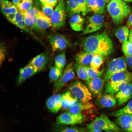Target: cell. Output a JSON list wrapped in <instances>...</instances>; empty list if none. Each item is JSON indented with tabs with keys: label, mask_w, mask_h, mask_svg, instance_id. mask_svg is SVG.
I'll list each match as a JSON object with an SVG mask.
<instances>
[{
	"label": "cell",
	"mask_w": 132,
	"mask_h": 132,
	"mask_svg": "<svg viewBox=\"0 0 132 132\" xmlns=\"http://www.w3.org/2000/svg\"><path fill=\"white\" fill-rule=\"evenodd\" d=\"M86 11L95 14H102L105 12V0H86Z\"/></svg>",
	"instance_id": "5bb4252c"
},
{
	"label": "cell",
	"mask_w": 132,
	"mask_h": 132,
	"mask_svg": "<svg viewBox=\"0 0 132 132\" xmlns=\"http://www.w3.org/2000/svg\"><path fill=\"white\" fill-rule=\"evenodd\" d=\"M77 74L81 79L85 81L86 83L90 79L88 75L86 70L83 66L76 63L74 66Z\"/></svg>",
	"instance_id": "4dcf8cb0"
},
{
	"label": "cell",
	"mask_w": 132,
	"mask_h": 132,
	"mask_svg": "<svg viewBox=\"0 0 132 132\" xmlns=\"http://www.w3.org/2000/svg\"><path fill=\"white\" fill-rule=\"evenodd\" d=\"M114 95L104 94L98 98L96 102L98 105L102 108H110L115 106L117 100Z\"/></svg>",
	"instance_id": "44dd1931"
},
{
	"label": "cell",
	"mask_w": 132,
	"mask_h": 132,
	"mask_svg": "<svg viewBox=\"0 0 132 132\" xmlns=\"http://www.w3.org/2000/svg\"><path fill=\"white\" fill-rule=\"evenodd\" d=\"M107 9L113 22L117 25L122 22L131 11L130 7L122 0H110Z\"/></svg>",
	"instance_id": "7a4b0ae2"
},
{
	"label": "cell",
	"mask_w": 132,
	"mask_h": 132,
	"mask_svg": "<svg viewBox=\"0 0 132 132\" xmlns=\"http://www.w3.org/2000/svg\"><path fill=\"white\" fill-rule=\"evenodd\" d=\"M62 70L55 66L52 67L49 73V77L51 81L55 82L58 80L62 74Z\"/></svg>",
	"instance_id": "d6a6232c"
},
{
	"label": "cell",
	"mask_w": 132,
	"mask_h": 132,
	"mask_svg": "<svg viewBox=\"0 0 132 132\" xmlns=\"http://www.w3.org/2000/svg\"><path fill=\"white\" fill-rule=\"evenodd\" d=\"M116 124L123 130L132 132V115L125 114L117 117Z\"/></svg>",
	"instance_id": "d6986e66"
},
{
	"label": "cell",
	"mask_w": 132,
	"mask_h": 132,
	"mask_svg": "<svg viewBox=\"0 0 132 132\" xmlns=\"http://www.w3.org/2000/svg\"><path fill=\"white\" fill-rule=\"evenodd\" d=\"M85 19L80 14H75L72 16L69 23L72 29L76 31H83L86 22Z\"/></svg>",
	"instance_id": "7402d4cb"
},
{
	"label": "cell",
	"mask_w": 132,
	"mask_h": 132,
	"mask_svg": "<svg viewBox=\"0 0 132 132\" xmlns=\"http://www.w3.org/2000/svg\"><path fill=\"white\" fill-rule=\"evenodd\" d=\"M62 95L59 94H55L49 98L46 102V106L51 112H58L62 107Z\"/></svg>",
	"instance_id": "e0dca14e"
},
{
	"label": "cell",
	"mask_w": 132,
	"mask_h": 132,
	"mask_svg": "<svg viewBox=\"0 0 132 132\" xmlns=\"http://www.w3.org/2000/svg\"><path fill=\"white\" fill-rule=\"evenodd\" d=\"M66 62L65 53L63 52L57 55L55 59V66L58 68L63 70Z\"/></svg>",
	"instance_id": "836d02e7"
},
{
	"label": "cell",
	"mask_w": 132,
	"mask_h": 132,
	"mask_svg": "<svg viewBox=\"0 0 132 132\" xmlns=\"http://www.w3.org/2000/svg\"><path fill=\"white\" fill-rule=\"evenodd\" d=\"M86 128L76 125H67L56 124L52 132H87Z\"/></svg>",
	"instance_id": "603a6c76"
},
{
	"label": "cell",
	"mask_w": 132,
	"mask_h": 132,
	"mask_svg": "<svg viewBox=\"0 0 132 132\" xmlns=\"http://www.w3.org/2000/svg\"><path fill=\"white\" fill-rule=\"evenodd\" d=\"M93 107V104L89 102L86 103H82L80 102H78L67 110V112L72 114H79L81 113L83 110H89Z\"/></svg>",
	"instance_id": "4316f807"
},
{
	"label": "cell",
	"mask_w": 132,
	"mask_h": 132,
	"mask_svg": "<svg viewBox=\"0 0 132 132\" xmlns=\"http://www.w3.org/2000/svg\"><path fill=\"white\" fill-rule=\"evenodd\" d=\"M69 91L80 102L86 103L89 102L92 98V94L88 88L80 81H77L69 87Z\"/></svg>",
	"instance_id": "277c9868"
},
{
	"label": "cell",
	"mask_w": 132,
	"mask_h": 132,
	"mask_svg": "<svg viewBox=\"0 0 132 132\" xmlns=\"http://www.w3.org/2000/svg\"><path fill=\"white\" fill-rule=\"evenodd\" d=\"M58 0H47L46 2L44 3H47L53 7H54L56 5L57 3Z\"/></svg>",
	"instance_id": "b9f144b4"
},
{
	"label": "cell",
	"mask_w": 132,
	"mask_h": 132,
	"mask_svg": "<svg viewBox=\"0 0 132 132\" xmlns=\"http://www.w3.org/2000/svg\"><path fill=\"white\" fill-rule=\"evenodd\" d=\"M87 71L90 79H93L100 77L105 70L104 68L101 71L94 68L89 66H83Z\"/></svg>",
	"instance_id": "1f68e13d"
},
{
	"label": "cell",
	"mask_w": 132,
	"mask_h": 132,
	"mask_svg": "<svg viewBox=\"0 0 132 132\" xmlns=\"http://www.w3.org/2000/svg\"><path fill=\"white\" fill-rule=\"evenodd\" d=\"M15 25L20 28L29 33L37 40L40 41L38 38L27 27L28 26L26 25L23 20L17 23Z\"/></svg>",
	"instance_id": "74e56055"
},
{
	"label": "cell",
	"mask_w": 132,
	"mask_h": 132,
	"mask_svg": "<svg viewBox=\"0 0 132 132\" xmlns=\"http://www.w3.org/2000/svg\"><path fill=\"white\" fill-rule=\"evenodd\" d=\"M49 59L46 53H43L34 57L30 63L33 66L37 73L43 69L46 66Z\"/></svg>",
	"instance_id": "ffe728a7"
},
{
	"label": "cell",
	"mask_w": 132,
	"mask_h": 132,
	"mask_svg": "<svg viewBox=\"0 0 132 132\" xmlns=\"http://www.w3.org/2000/svg\"><path fill=\"white\" fill-rule=\"evenodd\" d=\"M13 2L17 6L19 0H12Z\"/></svg>",
	"instance_id": "bcb514c9"
},
{
	"label": "cell",
	"mask_w": 132,
	"mask_h": 132,
	"mask_svg": "<svg viewBox=\"0 0 132 132\" xmlns=\"http://www.w3.org/2000/svg\"><path fill=\"white\" fill-rule=\"evenodd\" d=\"M126 25L128 28H132V13L130 15L128 18Z\"/></svg>",
	"instance_id": "7bdbcfd3"
},
{
	"label": "cell",
	"mask_w": 132,
	"mask_h": 132,
	"mask_svg": "<svg viewBox=\"0 0 132 132\" xmlns=\"http://www.w3.org/2000/svg\"><path fill=\"white\" fill-rule=\"evenodd\" d=\"M125 58L127 66L132 70V56H126Z\"/></svg>",
	"instance_id": "60d3db41"
},
{
	"label": "cell",
	"mask_w": 132,
	"mask_h": 132,
	"mask_svg": "<svg viewBox=\"0 0 132 132\" xmlns=\"http://www.w3.org/2000/svg\"><path fill=\"white\" fill-rule=\"evenodd\" d=\"M33 4V0H19L17 7L18 11L23 16Z\"/></svg>",
	"instance_id": "f546056e"
},
{
	"label": "cell",
	"mask_w": 132,
	"mask_h": 132,
	"mask_svg": "<svg viewBox=\"0 0 132 132\" xmlns=\"http://www.w3.org/2000/svg\"><path fill=\"white\" fill-rule=\"evenodd\" d=\"M87 132H101V131L96 130H87Z\"/></svg>",
	"instance_id": "7dc6e473"
},
{
	"label": "cell",
	"mask_w": 132,
	"mask_h": 132,
	"mask_svg": "<svg viewBox=\"0 0 132 132\" xmlns=\"http://www.w3.org/2000/svg\"><path fill=\"white\" fill-rule=\"evenodd\" d=\"M37 73L35 69L30 63L24 67L19 70V74L16 80V84L20 85L27 79Z\"/></svg>",
	"instance_id": "ac0fdd59"
},
{
	"label": "cell",
	"mask_w": 132,
	"mask_h": 132,
	"mask_svg": "<svg viewBox=\"0 0 132 132\" xmlns=\"http://www.w3.org/2000/svg\"><path fill=\"white\" fill-rule=\"evenodd\" d=\"M42 4V12L44 14L48 17L51 15L54 11L53 7L46 3Z\"/></svg>",
	"instance_id": "8d00e7d4"
},
{
	"label": "cell",
	"mask_w": 132,
	"mask_h": 132,
	"mask_svg": "<svg viewBox=\"0 0 132 132\" xmlns=\"http://www.w3.org/2000/svg\"><path fill=\"white\" fill-rule=\"evenodd\" d=\"M129 41L132 42V28H130L129 30Z\"/></svg>",
	"instance_id": "f6af8a7d"
},
{
	"label": "cell",
	"mask_w": 132,
	"mask_h": 132,
	"mask_svg": "<svg viewBox=\"0 0 132 132\" xmlns=\"http://www.w3.org/2000/svg\"><path fill=\"white\" fill-rule=\"evenodd\" d=\"M105 132H115L111 130H108L106 131Z\"/></svg>",
	"instance_id": "c3c4849f"
},
{
	"label": "cell",
	"mask_w": 132,
	"mask_h": 132,
	"mask_svg": "<svg viewBox=\"0 0 132 132\" xmlns=\"http://www.w3.org/2000/svg\"><path fill=\"white\" fill-rule=\"evenodd\" d=\"M62 108L67 109L77 104L78 100L69 90L66 91L62 95Z\"/></svg>",
	"instance_id": "cb8c5ba5"
},
{
	"label": "cell",
	"mask_w": 132,
	"mask_h": 132,
	"mask_svg": "<svg viewBox=\"0 0 132 132\" xmlns=\"http://www.w3.org/2000/svg\"><path fill=\"white\" fill-rule=\"evenodd\" d=\"M124 0L127 2H131L132 1V0Z\"/></svg>",
	"instance_id": "681fc988"
},
{
	"label": "cell",
	"mask_w": 132,
	"mask_h": 132,
	"mask_svg": "<svg viewBox=\"0 0 132 132\" xmlns=\"http://www.w3.org/2000/svg\"><path fill=\"white\" fill-rule=\"evenodd\" d=\"M58 0V1H59L60 0Z\"/></svg>",
	"instance_id": "816d5d0a"
},
{
	"label": "cell",
	"mask_w": 132,
	"mask_h": 132,
	"mask_svg": "<svg viewBox=\"0 0 132 132\" xmlns=\"http://www.w3.org/2000/svg\"><path fill=\"white\" fill-rule=\"evenodd\" d=\"M48 39L53 52L63 50L70 45L68 39L65 36L56 34L48 36Z\"/></svg>",
	"instance_id": "8fae6325"
},
{
	"label": "cell",
	"mask_w": 132,
	"mask_h": 132,
	"mask_svg": "<svg viewBox=\"0 0 132 132\" xmlns=\"http://www.w3.org/2000/svg\"><path fill=\"white\" fill-rule=\"evenodd\" d=\"M104 21L103 16L101 14H95L89 16L86 22L82 34H89L100 30L103 26Z\"/></svg>",
	"instance_id": "52a82bcc"
},
{
	"label": "cell",
	"mask_w": 132,
	"mask_h": 132,
	"mask_svg": "<svg viewBox=\"0 0 132 132\" xmlns=\"http://www.w3.org/2000/svg\"><path fill=\"white\" fill-rule=\"evenodd\" d=\"M85 119L84 116L82 113L74 114L67 112L62 113L57 117L56 124L67 125H76L82 123Z\"/></svg>",
	"instance_id": "ba28073f"
},
{
	"label": "cell",
	"mask_w": 132,
	"mask_h": 132,
	"mask_svg": "<svg viewBox=\"0 0 132 132\" xmlns=\"http://www.w3.org/2000/svg\"><path fill=\"white\" fill-rule=\"evenodd\" d=\"M15 13L11 14H8L6 16L8 20L11 22L12 23L15 17Z\"/></svg>",
	"instance_id": "ee69618b"
},
{
	"label": "cell",
	"mask_w": 132,
	"mask_h": 132,
	"mask_svg": "<svg viewBox=\"0 0 132 132\" xmlns=\"http://www.w3.org/2000/svg\"><path fill=\"white\" fill-rule=\"evenodd\" d=\"M94 54L84 51L77 54L75 59L77 63L83 66L90 65Z\"/></svg>",
	"instance_id": "d4e9b609"
},
{
	"label": "cell",
	"mask_w": 132,
	"mask_h": 132,
	"mask_svg": "<svg viewBox=\"0 0 132 132\" xmlns=\"http://www.w3.org/2000/svg\"><path fill=\"white\" fill-rule=\"evenodd\" d=\"M0 63L1 65L5 59V49L3 45L1 44L0 45Z\"/></svg>",
	"instance_id": "f35d334b"
},
{
	"label": "cell",
	"mask_w": 132,
	"mask_h": 132,
	"mask_svg": "<svg viewBox=\"0 0 132 132\" xmlns=\"http://www.w3.org/2000/svg\"><path fill=\"white\" fill-rule=\"evenodd\" d=\"M129 30L126 26H121L117 29L114 32L116 37L121 42L127 41L129 37Z\"/></svg>",
	"instance_id": "83f0119b"
},
{
	"label": "cell",
	"mask_w": 132,
	"mask_h": 132,
	"mask_svg": "<svg viewBox=\"0 0 132 132\" xmlns=\"http://www.w3.org/2000/svg\"><path fill=\"white\" fill-rule=\"evenodd\" d=\"M122 48L126 56H132V42L127 41L122 43Z\"/></svg>",
	"instance_id": "d590c367"
},
{
	"label": "cell",
	"mask_w": 132,
	"mask_h": 132,
	"mask_svg": "<svg viewBox=\"0 0 132 132\" xmlns=\"http://www.w3.org/2000/svg\"><path fill=\"white\" fill-rule=\"evenodd\" d=\"M86 128L88 131L96 130L101 131L103 130H111L115 132H124L104 113L96 117L87 125Z\"/></svg>",
	"instance_id": "3957f363"
},
{
	"label": "cell",
	"mask_w": 132,
	"mask_h": 132,
	"mask_svg": "<svg viewBox=\"0 0 132 132\" xmlns=\"http://www.w3.org/2000/svg\"><path fill=\"white\" fill-rule=\"evenodd\" d=\"M82 45L84 51L103 56L110 55L113 49L112 41L105 32L85 38L82 41Z\"/></svg>",
	"instance_id": "6da1fadb"
},
{
	"label": "cell",
	"mask_w": 132,
	"mask_h": 132,
	"mask_svg": "<svg viewBox=\"0 0 132 132\" xmlns=\"http://www.w3.org/2000/svg\"><path fill=\"white\" fill-rule=\"evenodd\" d=\"M66 9L69 17L75 14L84 15L87 13L86 0H67Z\"/></svg>",
	"instance_id": "9c48e42d"
},
{
	"label": "cell",
	"mask_w": 132,
	"mask_h": 132,
	"mask_svg": "<svg viewBox=\"0 0 132 132\" xmlns=\"http://www.w3.org/2000/svg\"><path fill=\"white\" fill-rule=\"evenodd\" d=\"M132 82V73L127 71L116 73L110 78L105 84V89L126 81Z\"/></svg>",
	"instance_id": "7c38bea8"
},
{
	"label": "cell",
	"mask_w": 132,
	"mask_h": 132,
	"mask_svg": "<svg viewBox=\"0 0 132 132\" xmlns=\"http://www.w3.org/2000/svg\"><path fill=\"white\" fill-rule=\"evenodd\" d=\"M65 5V0H60L51 15L50 19L54 29L60 28L65 24L66 16Z\"/></svg>",
	"instance_id": "5b68a950"
},
{
	"label": "cell",
	"mask_w": 132,
	"mask_h": 132,
	"mask_svg": "<svg viewBox=\"0 0 132 132\" xmlns=\"http://www.w3.org/2000/svg\"><path fill=\"white\" fill-rule=\"evenodd\" d=\"M51 26L52 24L50 18L39 11L36 17L35 30L38 32H44Z\"/></svg>",
	"instance_id": "2e32d148"
},
{
	"label": "cell",
	"mask_w": 132,
	"mask_h": 132,
	"mask_svg": "<svg viewBox=\"0 0 132 132\" xmlns=\"http://www.w3.org/2000/svg\"><path fill=\"white\" fill-rule=\"evenodd\" d=\"M0 5L1 11L5 16L16 13L18 11L17 6L13 2L7 0H0Z\"/></svg>",
	"instance_id": "484cf974"
},
{
	"label": "cell",
	"mask_w": 132,
	"mask_h": 132,
	"mask_svg": "<svg viewBox=\"0 0 132 132\" xmlns=\"http://www.w3.org/2000/svg\"><path fill=\"white\" fill-rule=\"evenodd\" d=\"M23 20V16L18 11L15 13L14 20L12 23L15 25L17 23Z\"/></svg>",
	"instance_id": "ab89813d"
},
{
	"label": "cell",
	"mask_w": 132,
	"mask_h": 132,
	"mask_svg": "<svg viewBox=\"0 0 132 132\" xmlns=\"http://www.w3.org/2000/svg\"><path fill=\"white\" fill-rule=\"evenodd\" d=\"M127 70L125 57L122 56L114 58L110 62L103 79L105 82H107L113 75Z\"/></svg>",
	"instance_id": "8992f818"
},
{
	"label": "cell",
	"mask_w": 132,
	"mask_h": 132,
	"mask_svg": "<svg viewBox=\"0 0 132 132\" xmlns=\"http://www.w3.org/2000/svg\"><path fill=\"white\" fill-rule=\"evenodd\" d=\"M119 105H121L130 99L132 97V82L125 85L115 96Z\"/></svg>",
	"instance_id": "9a60e30c"
},
{
	"label": "cell",
	"mask_w": 132,
	"mask_h": 132,
	"mask_svg": "<svg viewBox=\"0 0 132 132\" xmlns=\"http://www.w3.org/2000/svg\"><path fill=\"white\" fill-rule=\"evenodd\" d=\"M110 114L111 116L116 117L125 114L132 115V99L123 108L113 111L110 113Z\"/></svg>",
	"instance_id": "f1b7e54d"
},
{
	"label": "cell",
	"mask_w": 132,
	"mask_h": 132,
	"mask_svg": "<svg viewBox=\"0 0 132 132\" xmlns=\"http://www.w3.org/2000/svg\"><path fill=\"white\" fill-rule=\"evenodd\" d=\"M103 57L98 54H94L90 66L94 68L98 69L103 63Z\"/></svg>",
	"instance_id": "e575fe53"
},
{
	"label": "cell",
	"mask_w": 132,
	"mask_h": 132,
	"mask_svg": "<svg viewBox=\"0 0 132 132\" xmlns=\"http://www.w3.org/2000/svg\"><path fill=\"white\" fill-rule=\"evenodd\" d=\"M105 82L103 79L99 77L90 79L86 83L92 95L98 98L101 95Z\"/></svg>",
	"instance_id": "4fadbf2b"
},
{
	"label": "cell",
	"mask_w": 132,
	"mask_h": 132,
	"mask_svg": "<svg viewBox=\"0 0 132 132\" xmlns=\"http://www.w3.org/2000/svg\"><path fill=\"white\" fill-rule=\"evenodd\" d=\"M106 3H108L110 1V0H105Z\"/></svg>",
	"instance_id": "f907efd6"
},
{
	"label": "cell",
	"mask_w": 132,
	"mask_h": 132,
	"mask_svg": "<svg viewBox=\"0 0 132 132\" xmlns=\"http://www.w3.org/2000/svg\"><path fill=\"white\" fill-rule=\"evenodd\" d=\"M74 67L72 63L67 65L61 77L55 82L54 88L55 92L60 91L64 85L75 77Z\"/></svg>",
	"instance_id": "30bf717a"
}]
</instances>
